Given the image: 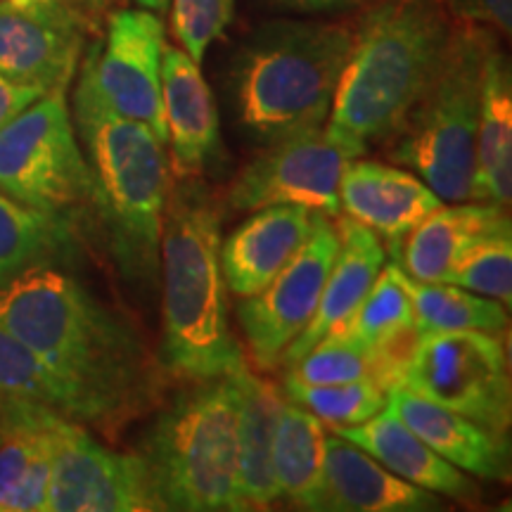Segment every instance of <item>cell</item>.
Masks as SVG:
<instances>
[{
    "label": "cell",
    "instance_id": "603a6c76",
    "mask_svg": "<svg viewBox=\"0 0 512 512\" xmlns=\"http://www.w3.org/2000/svg\"><path fill=\"white\" fill-rule=\"evenodd\" d=\"M62 415L0 408V512H46L53 425Z\"/></svg>",
    "mask_w": 512,
    "mask_h": 512
},
{
    "label": "cell",
    "instance_id": "ab89813d",
    "mask_svg": "<svg viewBox=\"0 0 512 512\" xmlns=\"http://www.w3.org/2000/svg\"><path fill=\"white\" fill-rule=\"evenodd\" d=\"M143 10H150V12H157V15H162V12L169 10L171 0H136Z\"/></svg>",
    "mask_w": 512,
    "mask_h": 512
},
{
    "label": "cell",
    "instance_id": "277c9868",
    "mask_svg": "<svg viewBox=\"0 0 512 512\" xmlns=\"http://www.w3.org/2000/svg\"><path fill=\"white\" fill-rule=\"evenodd\" d=\"M354 31L342 24L275 19L245 38L230 64V110L254 145L325 126Z\"/></svg>",
    "mask_w": 512,
    "mask_h": 512
},
{
    "label": "cell",
    "instance_id": "f546056e",
    "mask_svg": "<svg viewBox=\"0 0 512 512\" xmlns=\"http://www.w3.org/2000/svg\"><path fill=\"white\" fill-rule=\"evenodd\" d=\"M408 323H413V299L408 292L406 273L392 261L382 266L373 287L358 302L354 313L332 332H339L370 349L382 337L392 335L394 330Z\"/></svg>",
    "mask_w": 512,
    "mask_h": 512
},
{
    "label": "cell",
    "instance_id": "2e32d148",
    "mask_svg": "<svg viewBox=\"0 0 512 512\" xmlns=\"http://www.w3.org/2000/svg\"><path fill=\"white\" fill-rule=\"evenodd\" d=\"M339 202L349 219L389 242V254L418 223L439 209V195L411 171L354 159L342 174Z\"/></svg>",
    "mask_w": 512,
    "mask_h": 512
},
{
    "label": "cell",
    "instance_id": "4fadbf2b",
    "mask_svg": "<svg viewBox=\"0 0 512 512\" xmlns=\"http://www.w3.org/2000/svg\"><path fill=\"white\" fill-rule=\"evenodd\" d=\"M339 252L337 228L318 214L309 240L264 290L238 306L240 328L259 368L271 370L316 311L325 280Z\"/></svg>",
    "mask_w": 512,
    "mask_h": 512
},
{
    "label": "cell",
    "instance_id": "e0dca14e",
    "mask_svg": "<svg viewBox=\"0 0 512 512\" xmlns=\"http://www.w3.org/2000/svg\"><path fill=\"white\" fill-rule=\"evenodd\" d=\"M387 408L399 415L418 437L465 475L486 482H510V437L477 425L451 408L439 406L408 387L387 394Z\"/></svg>",
    "mask_w": 512,
    "mask_h": 512
},
{
    "label": "cell",
    "instance_id": "ac0fdd59",
    "mask_svg": "<svg viewBox=\"0 0 512 512\" xmlns=\"http://www.w3.org/2000/svg\"><path fill=\"white\" fill-rule=\"evenodd\" d=\"M444 498L396 477L363 448L332 432L325 437L320 512H434Z\"/></svg>",
    "mask_w": 512,
    "mask_h": 512
},
{
    "label": "cell",
    "instance_id": "cb8c5ba5",
    "mask_svg": "<svg viewBox=\"0 0 512 512\" xmlns=\"http://www.w3.org/2000/svg\"><path fill=\"white\" fill-rule=\"evenodd\" d=\"M505 223H510V219L503 214V207L496 204H441L403 238L406 242L396 247L392 256L399 259L396 264L408 278L420 283H446L460 254L472 242Z\"/></svg>",
    "mask_w": 512,
    "mask_h": 512
},
{
    "label": "cell",
    "instance_id": "ba28073f",
    "mask_svg": "<svg viewBox=\"0 0 512 512\" xmlns=\"http://www.w3.org/2000/svg\"><path fill=\"white\" fill-rule=\"evenodd\" d=\"M0 192L57 219L93 207L91 169L76 140L67 91L43 93L0 128Z\"/></svg>",
    "mask_w": 512,
    "mask_h": 512
},
{
    "label": "cell",
    "instance_id": "7402d4cb",
    "mask_svg": "<svg viewBox=\"0 0 512 512\" xmlns=\"http://www.w3.org/2000/svg\"><path fill=\"white\" fill-rule=\"evenodd\" d=\"M330 430L363 448L396 477L420 489L456 498V501H470L477 496L479 489L472 477L434 453L392 408L384 406L380 413L361 425L330 427Z\"/></svg>",
    "mask_w": 512,
    "mask_h": 512
},
{
    "label": "cell",
    "instance_id": "9a60e30c",
    "mask_svg": "<svg viewBox=\"0 0 512 512\" xmlns=\"http://www.w3.org/2000/svg\"><path fill=\"white\" fill-rule=\"evenodd\" d=\"M162 98L171 143V174L200 178L221 157V128L214 95L200 64L183 48L164 46Z\"/></svg>",
    "mask_w": 512,
    "mask_h": 512
},
{
    "label": "cell",
    "instance_id": "3957f363",
    "mask_svg": "<svg viewBox=\"0 0 512 512\" xmlns=\"http://www.w3.org/2000/svg\"><path fill=\"white\" fill-rule=\"evenodd\" d=\"M451 31L444 0H377L354 31L325 126L361 155L387 143L437 76Z\"/></svg>",
    "mask_w": 512,
    "mask_h": 512
},
{
    "label": "cell",
    "instance_id": "83f0119b",
    "mask_svg": "<svg viewBox=\"0 0 512 512\" xmlns=\"http://www.w3.org/2000/svg\"><path fill=\"white\" fill-rule=\"evenodd\" d=\"M413 299V323L425 332L477 330L501 335L508 330V306L453 283H420L406 275Z\"/></svg>",
    "mask_w": 512,
    "mask_h": 512
},
{
    "label": "cell",
    "instance_id": "ffe728a7",
    "mask_svg": "<svg viewBox=\"0 0 512 512\" xmlns=\"http://www.w3.org/2000/svg\"><path fill=\"white\" fill-rule=\"evenodd\" d=\"M238 392V498L240 510H264L280 501L273 470V444L283 389L249 368L247 358L230 370Z\"/></svg>",
    "mask_w": 512,
    "mask_h": 512
},
{
    "label": "cell",
    "instance_id": "d4e9b609",
    "mask_svg": "<svg viewBox=\"0 0 512 512\" xmlns=\"http://www.w3.org/2000/svg\"><path fill=\"white\" fill-rule=\"evenodd\" d=\"M512 197V72L501 46L484 62L472 200L508 207Z\"/></svg>",
    "mask_w": 512,
    "mask_h": 512
},
{
    "label": "cell",
    "instance_id": "8d00e7d4",
    "mask_svg": "<svg viewBox=\"0 0 512 512\" xmlns=\"http://www.w3.org/2000/svg\"><path fill=\"white\" fill-rule=\"evenodd\" d=\"M41 95L43 93L36 91V88L17 86V83L0 76V128L8 124L10 119H15L22 110H27L31 102H36Z\"/></svg>",
    "mask_w": 512,
    "mask_h": 512
},
{
    "label": "cell",
    "instance_id": "8fae6325",
    "mask_svg": "<svg viewBox=\"0 0 512 512\" xmlns=\"http://www.w3.org/2000/svg\"><path fill=\"white\" fill-rule=\"evenodd\" d=\"M164 22L150 10H114L105 43H95L81 62L79 88L121 117L150 128L166 145L162 55Z\"/></svg>",
    "mask_w": 512,
    "mask_h": 512
},
{
    "label": "cell",
    "instance_id": "30bf717a",
    "mask_svg": "<svg viewBox=\"0 0 512 512\" xmlns=\"http://www.w3.org/2000/svg\"><path fill=\"white\" fill-rule=\"evenodd\" d=\"M363 157L328 126L294 133L266 145L228 188V204L240 211L299 204L337 219L342 214L339 183L344 169Z\"/></svg>",
    "mask_w": 512,
    "mask_h": 512
},
{
    "label": "cell",
    "instance_id": "f35d334b",
    "mask_svg": "<svg viewBox=\"0 0 512 512\" xmlns=\"http://www.w3.org/2000/svg\"><path fill=\"white\" fill-rule=\"evenodd\" d=\"M76 3H79V8L86 12L93 22H98V19L105 15V12H110L119 0H76Z\"/></svg>",
    "mask_w": 512,
    "mask_h": 512
},
{
    "label": "cell",
    "instance_id": "7a4b0ae2",
    "mask_svg": "<svg viewBox=\"0 0 512 512\" xmlns=\"http://www.w3.org/2000/svg\"><path fill=\"white\" fill-rule=\"evenodd\" d=\"M162 363L178 380L226 375L245 358L228 320L219 200L197 178L171 181L159 238Z\"/></svg>",
    "mask_w": 512,
    "mask_h": 512
},
{
    "label": "cell",
    "instance_id": "e575fe53",
    "mask_svg": "<svg viewBox=\"0 0 512 512\" xmlns=\"http://www.w3.org/2000/svg\"><path fill=\"white\" fill-rule=\"evenodd\" d=\"M422 339H425V332L415 323H408L370 347V354H373V380L380 384L384 392L389 394L392 389L401 387L408 370L413 366Z\"/></svg>",
    "mask_w": 512,
    "mask_h": 512
},
{
    "label": "cell",
    "instance_id": "52a82bcc",
    "mask_svg": "<svg viewBox=\"0 0 512 512\" xmlns=\"http://www.w3.org/2000/svg\"><path fill=\"white\" fill-rule=\"evenodd\" d=\"M496 43L491 29L458 22L437 76L389 138V157L413 169L441 202L472 200L479 93L486 55Z\"/></svg>",
    "mask_w": 512,
    "mask_h": 512
},
{
    "label": "cell",
    "instance_id": "5bb4252c",
    "mask_svg": "<svg viewBox=\"0 0 512 512\" xmlns=\"http://www.w3.org/2000/svg\"><path fill=\"white\" fill-rule=\"evenodd\" d=\"M93 27L74 0L46 5L0 0V76L41 93L67 91Z\"/></svg>",
    "mask_w": 512,
    "mask_h": 512
},
{
    "label": "cell",
    "instance_id": "d6a6232c",
    "mask_svg": "<svg viewBox=\"0 0 512 512\" xmlns=\"http://www.w3.org/2000/svg\"><path fill=\"white\" fill-rule=\"evenodd\" d=\"M285 377L304 384L373 380V354L354 339L328 332L316 347L285 368Z\"/></svg>",
    "mask_w": 512,
    "mask_h": 512
},
{
    "label": "cell",
    "instance_id": "b9f144b4",
    "mask_svg": "<svg viewBox=\"0 0 512 512\" xmlns=\"http://www.w3.org/2000/svg\"><path fill=\"white\" fill-rule=\"evenodd\" d=\"M344 3H356V0H344Z\"/></svg>",
    "mask_w": 512,
    "mask_h": 512
},
{
    "label": "cell",
    "instance_id": "9c48e42d",
    "mask_svg": "<svg viewBox=\"0 0 512 512\" xmlns=\"http://www.w3.org/2000/svg\"><path fill=\"white\" fill-rule=\"evenodd\" d=\"M401 387L510 437L512 387L508 351L491 332H432Z\"/></svg>",
    "mask_w": 512,
    "mask_h": 512
},
{
    "label": "cell",
    "instance_id": "f1b7e54d",
    "mask_svg": "<svg viewBox=\"0 0 512 512\" xmlns=\"http://www.w3.org/2000/svg\"><path fill=\"white\" fill-rule=\"evenodd\" d=\"M67 240L69 233L62 219L0 192V283L31 266L50 264Z\"/></svg>",
    "mask_w": 512,
    "mask_h": 512
},
{
    "label": "cell",
    "instance_id": "8992f818",
    "mask_svg": "<svg viewBox=\"0 0 512 512\" xmlns=\"http://www.w3.org/2000/svg\"><path fill=\"white\" fill-rule=\"evenodd\" d=\"M138 446L164 510H240L238 392L233 375L190 382Z\"/></svg>",
    "mask_w": 512,
    "mask_h": 512
},
{
    "label": "cell",
    "instance_id": "60d3db41",
    "mask_svg": "<svg viewBox=\"0 0 512 512\" xmlns=\"http://www.w3.org/2000/svg\"><path fill=\"white\" fill-rule=\"evenodd\" d=\"M12 5H46V3H57V0H10ZM76 3V0H74ZM79 5V3H76Z\"/></svg>",
    "mask_w": 512,
    "mask_h": 512
},
{
    "label": "cell",
    "instance_id": "74e56055",
    "mask_svg": "<svg viewBox=\"0 0 512 512\" xmlns=\"http://www.w3.org/2000/svg\"><path fill=\"white\" fill-rule=\"evenodd\" d=\"M283 8H292V10H302V12H320V10H330V8H339V5H347L344 0H275Z\"/></svg>",
    "mask_w": 512,
    "mask_h": 512
},
{
    "label": "cell",
    "instance_id": "836d02e7",
    "mask_svg": "<svg viewBox=\"0 0 512 512\" xmlns=\"http://www.w3.org/2000/svg\"><path fill=\"white\" fill-rule=\"evenodd\" d=\"M235 0H174L171 27L181 48L202 64L211 43L226 34L233 22Z\"/></svg>",
    "mask_w": 512,
    "mask_h": 512
},
{
    "label": "cell",
    "instance_id": "6da1fadb",
    "mask_svg": "<svg viewBox=\"0 0 512 512\" xmlns=\"http://www.w3.org/2000/svg\"><path fill=\"white\" fill-rule=\"evenodd\" d=\"M0 328L79 399L83 425L114 439L162 403L166 368L140 330L74 275L31 266L0 283Z\"/></svg>",
    "mask_w": 512,
    "mask_h": 512
},
{
    "label": "cell",
    "instance_id": "4dcf8cb0",
    "mask_svg": "<svg viewBox=\"0 0 512 512\" xmlns=\"http://www.w3.org/2000/svg\"><path fill=\"white\" fill-rule=\"evenodd\" d=\"M283 394L328 427L361 425L387 406V392L370 377L339 384H304L285 377Z\"/></svg>",
    "mask_w": 512,
    "mask_h": 512
},
{
    "label": "cell",
    "instance_id": "5b68a950",
    "mask_svg": "<svg viewBox=\"0 0 512 512\" xmlns=\"http://www.w3.org/2000/svg\"><path fill=\"white\" fill-rule=\"evenodd\" d=\"M74 117L93 181V207L119 273L157 285L162 214L171 188L164 143L150 128L112 112L76 86Z\"/></svg>",
    "mask_w": 512,
    "mask_h": 512
},
{
    "label": "cell",
    "instance_id": "44dd1931",
    "mask_svg": "<svg viewBox=\"0 0 512 512\" xmlns=\"http://www.w3.org/2000/svg\"><path fill=\"white\" fill-rule=\"evenodd\" d=\"M339 252L325 280L316 311L309 325L292 339L290 347L280 356V366L287 368L311 351L328 332L344 323L373 287L382 266L387 264V249L373 230L354 219H339Z\"/></svg>",
    "mask_w": 512,
    "mask_h": 512
},
{
    "label": "cell",
    "instance_id": "484cf974",
    "mask_svg": "<svg viewBox=\"0 0 512 512\" xmlns=\"http://www.w3.org/2000/svg\"><path fill=\"white\" fill-rule=\"evenodd\" d=\"M325 425L316 415L285 401L273 444V470L280 501L320 512L325 479Z\"/></svg>",
    "mask_w": 512,
    "mask_h": 512
},
{
    "label": "cell",
    "instance_id": "d6986e66",
    "mask_svg": "<svg viewBox=\"0 0 512 512\" xmlns=\"http://www.w3.org/2000/svg\"><path fill=\"white\" fill-rule=\"evenodd\" d=\"M316 211L299 204H273L254 214L221 242L226 287L238 297L261 292L309 240Z\"/></svg>",
    "mask_w": 512,
    "mask_h": 512
},
{
    "label": "cell",
    "instance_id": "1f68e13d",
    "mask_svg": "<svg viewBox=\"0 0 512 512\" xmlns=\"http://www.w3.org/2000/svg\"><path fill=\"white\" fill-rule=\"evenodd\" d=\"M446 283L496 299L503 306L512 302V238L510 223L491 230L484 238L472 242L460 254L456 266L448 273Z\"/></svg>",
    "mask_w": 512,
    "mask_h": 512
},
{
    "label": "cell",
    "instance_id": "d590c367",
    "mask_svg": "<svg viewBox=\"0 0 512 512\" xmlns=\"http://www.w3.org/2000/svg\"><path fill=\"white\" fill-rule=\"evenodd\" d=\"M444 5L458 22L496 29L505 36L512 29V0H444Z\"/></svg>",
    "mask_w": 512,
    "mask_h": 512
},
{
    "label": "cell",
    "instance_id": "7c38bea8",
    "mask_svg": "<svg viewBox=\"0 0 512 512\" xmlns=\"http://www.w3.org/2000/svg\"><path fill=\"white\" fill-rule=\"evenodd\" d=\"M155 510H164L162 498L138 453L102 446L74 420L55 422L46 512Z\"/></svg>",
    "mask_w": 512,
    "mask_h": 512
},
{
    "label": "cell",
    "instance_id": "4316f807",
    "mask_svg": "<svg viewBox=\"0 0 512 512\" xmlns=\"http://www.w3.org/2000/svg\"><path fill=\"white\" fill-rule=\"evenodd\" d=\"M0 408L48 411L83 425L79 399L72 389L27 344L3 328H0Z\"/></svg>",
    "mask_w": 512,
    "mask_h": 512
}]
</instances>
